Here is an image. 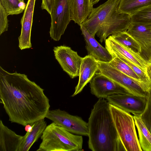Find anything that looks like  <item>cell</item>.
<instances>
[{
  "instance_id": "25",
  "label": "cell",
  "mask_w": 151,
  "mask_h": 151,
  "mask_svg": "<svg viewBox=\"0 0 151 151\" xmlns=\"http://www.w3.org/2000/svg\"><path fill=\"white\" fill-rule=\"evenodd\" d=\"M130 17L132 23L151 24V4L138 11Z\"/></svg>"
},
{
  "instance_id": "15",
  "label": "cell",
  "mask_w": 151,
  "mask_h": 151,
  "mask_svg": "<svg viewBox=\"0 0 151 151\" xmlns=\"http://www.w3.org/2000/svg\"><path fill=\"white\" fill-rule=\"evenodd\" d=\"M36 0H28L21 20V34L18 37L19 47L21 50L32 47L31 42V29Z\"/></svg>"
},
{
  "instance_id": "23",
  "label": "cell",
  "mask_w": 151,
  "mask_h": 151,
  "mask_svg": "<svg viewBox=\"0 0 151 151\" xmlns=\"http://www.w3.org/2000/svg\"><path fill=\"white\" fill-rule=\"evenodd\" d=\"M111 36L114 40L118 42L140 54L141 49L140 45L126 31L120 32Z\"/></svg>"
},
{
  "instance_id": "16",
  "label": "cell",
  "mask_w": 151,
  "mask_h": 151,
  "mask_svg": "<svg viewBox=\"0 0 151 151\" xmlns=\"http://www.w3.org/2000/svg\"><path fill=\"white\" fill-rule=\"evenodd\" d=\"M99 63L93 57L87 55L83 58L81 63L78 83L72 95L73 97L81 93L85 86L90 82L98 71Z\"/></svg>"
},
{
  "instance_id": "19",
  "label": "cell",
  "mask_w": 151,
  "mask_h": 151,
  "mask_svg": "<svg viewBox=\"0 0 151 151\" xmlns=\"http://www.w3.org/2000/svg\"><path fill=\"white\" fill-rule=\"evenodd\" d=\"M71 20L80 26L88 18L94 8L91 0H69Z\"/></svg>"
},
{
  "instance_id": "22",
  "label": "cell",
  "mask_w": 151,
  "mask_h": 151,
  "mask_svg": "<svg viewBox=\"0 0 151 151\" xmlns=\"http://www.w3.org/2000/svg\"><path fill=\"white\" fill-rule=\"evenodd\" d=\"M151 4V0H120L118 11L131 16L141 9Z\"/></svg>"
},
{
  "instance_id": "3",
  "label": "cell",
  "mask_w": 151,
  "mask_h": 151,
  "mask_svg": "<svg viewBox=\"0 0 151 151\" xmlns=\"http://www.w3.org/2000/svg\"><path fill=\"white\" fill-rule=\"evenodd\" d=\"M41 139L42 142L37 151L83 150L82 135L71 133L53 122L47 126Z\"/></svg>"
},
{
  "instance_id": "21",
  "label": "cell",
  "mask_w": 151,
  "mask_h": 151,
  "mask_svg": "<svg viewBox=\"0 0 151 151\" xmlns=\"http://www.w3.org/2000/svg\"><path fill=\"white\" fill-rule=\"evenodd\" d=\"M133 117L138 132L139 145L142 150L151 151V133L142 122L139 115H134Z\"/></svg>"
},
{
  "instance_id": "27",
  "label": "cell",
  "mask_w": 151,
  "mask_h": 151,
  "mask_svg": "<svg viewBox=\"0 0 151 151\" xmlns=\"http://www.w3.org/2000/svg\"><path fill=\"white\" fill-rule=\"evenodd\" d=\"M139 115L142 122L151 133V92L147 99L145 108Z\"/></svg>"
},
{
  "instance_id": "6",
  "label": "cell",
  "mask_w": 151,
  "mask_h": 151,
  "mask_svg": "<svg viewBox=\"0 0 151 151\" xmlns=\"http://www.w3.org/2000/svg\"><path fill=\"white\" fill-rule=\"evenodd\" d=\"M50 15V36L58 41L71 20L69 0H55Z\"/></svg>"
},
{
  "instance_id": "14",
  "label": "cell",
  "mask_w": 151,
  "mask_h": 151,
  "mask_svg": "<svg viewBox=\"0 0 151 151\" xmlns=\"http://www.w3.org/2000/svg\"><path fill=\"white\" fill-rule=\"evenodd\" d=\"M126 32L140 45L141 55L151 63V24L131 23Z\"/></svg>"
},
{
  "instance_id": "28",
  "label": "cell",
  "mask_w": 151,
  "mask_h": 151,
  "mask_svg": "<svg viewBox=\"0 0 151 151\" xmlns=\"http://www.w3.org/2000/svg\"><path fill=\"white\" fill-rule=\"evenodd\" d=\"M8 14L0 3V35L8 30Z\"/></svg>"
},
{
  "instance_id": "31",
  "label": "cell",
  "mask_w": 151,
  "mask_h": 151,
  "mask_svg": "<svg viewBox=\"0 0 151 151\" xmlns=\"http://www.w3.org/2000/svg\"><path fill=\"white\" fill-rule=\"evenodd\" d=\"M100 0H91V3L93 6L94 4L98 3Z\"/></svg>"
},
{
  "instance_id": "29",
  "label": "cell",
  "mask_w": 151,
  "mask_h": 151,
  "mask_svg": "<svg viewBox=\"0 0 151 151\" xmlns=\"http://www.w3.org/2000/svg\"><path fill=\"white\" fill-rule=\"evenodd\" d=\"M55 0H42L41 8L45 9L50 15L54 5Z\"/></svg>"
},
{
  "instance_id": "24",
  "label": "cell",
  "mask_w": 151,
  "mask_h": 151,
  "mask_svg": "<svg viewBox=\"0 0 151 151\" xmlns=\"http://www.w3.org/2000/svg\"><path fill=\"white\" fill-rule=\"evenodd\" d=\"M8 15H17L24 10L26 4L22 0H0Z\"/></svg>"
},
{
  "instance_id": "8",
  "label": "cell",
  "mask_w": 151,
  "mask_h": 151,
  "mask_svg": "<svg viewBox=\"0 0 151 151\" xmlns=\"http://www.w3.org/2000/svg\"><path fill=\"white\" fill-rule=\"evenodd\" d=\"M105 47L112 58L117 56L126 58L141 69L147 74L150 75L151 63L145 59L140 54L114 40L111 35L105 40Z\"/></svg>"
},
{
  "instance_id": "2",
  "label": "cell",
  "mask_w": 151,
  "mask_h": 151,
  "mask_svg": "<svg viewBox=\"0 0 151 151\" xmlns=\"http://www.w3.org/2000/svg\"><path fill=\"white\" fill-rule=\"evenodd\" d=\"M106 99L99 98L87 122L89 148L92 151H125L119 138Z\"/></svg>"
},
{
  "instance_id": "32",
  "label": "cell",
  "mask_w": 151,
  "mask_h": 151,
  "mask_svg": "<svg viewBox=\"0 0 151 151\" xmlns=\"http://www.w3.org/2000/svg\"><path fill=\"white\" fill-rule=\"evenodd\" d=\"M22 1H24V0H22Z\"/></svg>"
},
{
  "instance_id": "18",
  "label": "cell",
  "mask_w": 151,
  "mask_h": 151,
  "mask_svg": "<svg viewBox=\"0 0 151 151\" xmlns=\"http://www.w3.org/2000/svg\"><path fill=\"white\" fill-rule=\"evenodd\" d=\"M24 136L17 135L0 121V151H18Z\"/></svg>"
},
{
  "instance_id": "20",
  "label": "cell",
  "mask_w": 151,
  "mask_h": 151,
  "mask_svg": "<svg viewBox=\"0 0 151 151\" xmlns=\"http://www.w3.org/2000/svg\"><path fill=\"white\" fill-rule=\"evenodd\" d=\"M32 129L24 136L18 151H28L37 140L41 137L47 126L45 119L38 121L32 125Z\"/></svg>"
},
{
  "instance_id": "17",
  "label": "cell",
  "mask_w": 151,
  "mask_h": 151,
  "mask_svg": "<svg viewBox=\"0 0 151 151\" xmlns=\"http://www.w3.org/2000/svg\"><path fill=\"white\" fill-rule=\"evenodd\" d=\"M80 26L85 40L88 55L98 61L108 63L111 61L113 58L107 49L99 44L82 24Z\"/></svg>"
},
{
  "instance_id": "11",
  "label": "cell",
  "mask_w": 151,
  "mask_h": 151,
  "mask_svg": "<svg viewBox=\"0 0 151 151\" xmlns=\"http://www.w3.org/2000/svg\"><path fill=\"white\" fill-rule=\"evenodd\" d=\"M118 9L101 25L96 32L101 43L110 35L127 31L131 23L130 16L119 12Z\"/></svg>"
},
{
  "instance_id": "1",
  "label": "cell",
  "mask_w": 151,
  "mask_h": 151,
  "mask_svg": "<svg viewBox=\"0 0 151 151\" xmlns=\"http://www.w3.org/2000/svg\"><path fill=\"white\" fill-rule=\"evenodd\" d=\"M44 91L25 74L0 67V103L12 123L25 126L46 118L50 105Z\"/></svg>"
},
{
  "instance_id": "26",
  "label": "cell",
  "mask_w": 151,
  "mask_h": 151,
  "mask_svg": "<svg viewBox=\"0 0 151 151\" xmlns=\"http://www.w3.org/2000/svg\"><path fill=\"white\" fill-rule=\"evenodd\" d=\"M108 63L114 68L131 78L137 81H143L127 64L119 58H114Z\"/></svg>"
},
{
  "instance_id": "4",
  "label": "cell",
  "mask_w": 151,
  "mask_h": 151,
  "mask_svg": "<svg viewBox=\"0 0 151 151\" xmlns=\"http://www.w3.org/2000/svg\"><path fill=\"white\" fill-rule=\"evenodd\" d=\"M110 111L120 141L126 151H142L139 145L133 116L111 104Z\"/></svg>"
},
{
  "instance_id": "5",
  "label": "cell",
  "mask_w": 151,
  "mask_h": 151,
  "mask_svg": "<svg viewBox=\"0 0 151 151\" xmlns=\"http://www.w3.org/2000/svg\"><path fill=\"white\" fill-rule=\"evenodd\" d=\"M98 72L126 89L131 94L147 99L151 84L134 80L114 68L108 63L98 61Z\"/></svg>"
},
{
  "instance_id": "10",
  "label": "cell",
  "mask_w": 151,
  "mask_h": 151,
  "mask_svg": "<svg viewBox=\"0 0 151 151\" xmlns=\"http://www.w3.org/2000/svg\"><path fill=\"white\" fill-rule=\"evenodd\" d=\"M53 50L56 59L70 78L78 76L83 58L77 52L65 45L55 47Z\"/></svg>"
},
{
  "instance_id": "7",
  "label": "cell",
  "mask_w": 151,
  "mask_h": 151,
  "mask_svg": "<svg viewBox=\"0 0 151 151\" xmlns=\"http://www.w3.org/2000/svg\"><path fill=\"white\" fill-rule=\"evenodd\" d=\"M46 118L74 134L87 136V123L81 117L72 115L60 109L50 110Z\"/></svg>"
},
{
  "instance_id": "13",
  "label": "cell",
  "mask_w": 151,
  "mask_h": 151,
  "mask_svg": "<svg viewBox=\"0 0 151 151\" xmlns=\"http://www.w3.org/2000/svg\"><path fill=\"white\" fill-rule=\"evenodd\" d=\"M109 104L134 115H140L147 104V98L132 94H117L109 96L106 99Z\"/></svg>"
},
{
  "instance_id": "9",
  "label": "cell",
  "mask_w": 151,
  "mask_h": 151,
  "mask_svg": "<svg viewBox=\"0 0 151 151\" xmlns=\"http://www.w3.org/2000/svg\"><path fill=\"white\" fill-rule=\"evenodd\" d=\"M120 0H108L93 8L87 19L82 24L92 36L95 37L101 25L117 9Z\"/></svg>"
},
{
  "instance_id": "12",
  "label": "cell",
  "mask_w": 151,
  "mask_h": 151,
  "mask_svg": "<svg viewBox=\"0 0 151 151\" xmlns=\"http://www.w3.org/2000/svg\"><path fill=\"white\" fill-rule=\"evenodd\" d=\"M90 87L91 93L99 99H106L108 96L114 94L131 93L119 84L99 72L96 73L90 81Z\"/></svg>"
},
{
  "instance_id": "30",
  "label": "cell",
  "mask_w": 151,
  "mask_h": 151,
  "mask_svg": "<svg viewBox=\"0 0 151 151\" xmlns=\"http://www.w3.org/2000/svg\"><path fill=\"white\" fill-rule=\"evenodd\" d=\"M32 129V125L30 124H28L25 126V131L27 132H31Z\"/></svg>"
}]
</instances>
